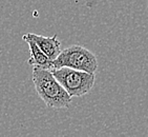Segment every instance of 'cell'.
<instances>
[{"label":"cell","mask_w":148,"mask_h":137,"mask_svg":"<svg viewBox=\"0 0 148 137\" xmlns=\"http://www.w3.org/2000/svg\"><path fill=\"white\" fill-rule=\"evenodd\" d=\"M32 77L38 96L49 108L66 109L71 106V97L54 77L51 71L33 68Z\"/></svg>","instance_id":"obj_1"},{"label":"cell","mask_w":148,"mask_h":137,"mask_svg":"<svg viewBox=\"0 0 148 137\" xmlns=\"http://www.w3.org/2000/svg\"><path fill=\"white\" fill-rule=\"evenodd\" d=\"M53 66L54 70L69 68L95 74L98 68V60L96 55L84 46H71L61 51L57 59L53 61Z\"/></svg>","instance_id":"obj_2"},{"label":"cell","mask_w":148,"mask_h":137,"mask_svg":"<svg viewBox=\"0 0 148 137\" xmlns=\"http://www.w3.org/2000/svg\"><path fill=\"white\" fill-rule=\"evenodd\" d=\"M51 73L71 97H82L89 93L96 79L95 74L69 68L53 70Z\"/></svg>","instance_id":"obj_3"},{"label":"cell","mask_w":148,"mask_h":137,"mask_svg":"<svg viewBox=\"0 0 148 137\" xmlns=\"http://www.w3.org/2000/svg\"><path fill=\"white\" fill-rule=\"evenodd\" d=\"M29 38L34 41L39 49L43 52V54L51 61H55L61 53V43L58 40L57 35H54L53 37H45L42 35L37 34H25Z\"/></svg>","instance_id":"obj_4"},{"label":"cell","mask_w":148,"mask_h":137,"mask_svg":"<svg viewBox=\"0 0 148 137\" xmlns=\"http://www.w3.org/2000/svg\"><path fill=\"white\" fill-rule=\"evenodd\" d=\"M23 40L26 41L29 46L31 58L27 60L29 64L33 66L34 68H44V70H49V71H53L54 70L53 61L49 60L45 55L43 54V52L39 49V46L31 38L27 37L26 35H23Z\"/></svg>","instance_id":"obj_5"}]
</instances>
